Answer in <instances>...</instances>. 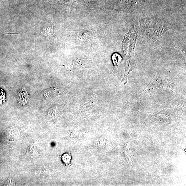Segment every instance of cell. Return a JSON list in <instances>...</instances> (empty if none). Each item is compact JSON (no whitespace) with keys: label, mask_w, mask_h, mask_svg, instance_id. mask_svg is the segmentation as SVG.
Returning <instances> with one entry per match:
<instances>
[{"label":"cell","mask_w":186,"mask_h":186,"mask_svg":"<svg viewBox=\"0 0 186 186\" xmlns=\"http://www.w3.org/2000/svg\"><path fill=\"white\" fill-rule=\"evenodd\" d=\"M143 34L150 43H154L170 29L169 24L154 18H144L140 21Z\"/></svg>","instance_id":"obj_1"},{"label":"cell","mask_w":186,"mask_h":186,"mask_svg":"<svg viewBox=\"0 0 186 186\" xmlns=\"http://www.w3.org/2000/svg\"><path fill=\"white\" fill-rule=\"evenodd\" d=\"M112 59L114 65H119L122 60V58L119 54H115L112 56Z\"/></svg>","instance_id":"obj_2"},{"label":"cell","mask_w":186,"mask_h":186,"mask_svg":"<svg viewBox=\"0 0 186 186\" xmlns=\"http://www.w3.org/2000/svg\"><path fill=\"white\" fill-rule=\"evenodd\" d=\"M123 1L127 5L133 6L137 5L140 0H123Z\"/></svg>","instance_id":"obj_3"},{"label":"cell","mask_w":186,"mask_h":186,"mask_svg":"<svg viewBox=\"0 0 186 186\" xmlns=\"http://www.w3.org/2000/svg\"><path fill=\"white\" fill-rule=\"evenodd\" d=\"M7 185L14 186L15 185L16 183L15 179L13 177H10V179H8L7 181Z\"/></svg>","instance_id":"obj_4"}]
</instances>
